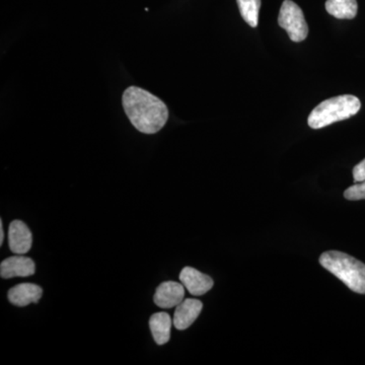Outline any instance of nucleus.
Here are the masks:
<instances>
[{"label": "nucleus", "mask_w": 365, "mask_h": 365, "mask_svg": "<svg viewBox=\"0 0 365 365\" xmlns=\"http://www.w3.org/2000/svg\"><path fill=\"white\" fill-rule=\"evenodd\" d=\"M180 280L190 294L195 297L205 294L213 287V279L210 276L192 267L182 269L180 274Z\"/></svg>", "instance_id": "obj_8"}, {"label": "nucleus", "mask_w": 365, "mask_h": 365, "mask_svg": "<svg viewBox=\"0 0 365 365\" xmlns=\"http://www.w3.org/2000/svg\"><path fill=\"white\" fill-rule=\"evenodd\" d=\"M356 0H327L326 11L339 20H352L356 16Z\"/></svg>", "instance_id": "obj_12"}, {"label": "nucleus", "mask_w": 365, "mask_h": 365, "mask_svg": "<svg viewBox=\"0 0 365 365\" xmlns=\"http://www.w3.org/2000/svg\"><path fill=\"white\" fill-rule=\"evenodd\" d=\"M36 272L35 262L28 257L13 256L0 264V276L4 279L14 277H29Z\"/></svg>", "instance_id": "obj_6"}, {"label": "nucleus", "mask_w": 365, "mask_h": 365, "mask_svg": "<svg viewBox=\"0 0 365 365\" xmlns=\"http://www.w3.org/2000/svg\"><path fill=\"white\" fill-rule=\"evenodd\" d=\"M43 295V289L33 283H21L11 288L9 292V302L16 307H26L39 302Z\"/></svg>", "instance_id": "obj_10"}, {"label": "nucleus", "mask_w": 365, "mask_h": 365, "mask_svg": "<svg viewBox=\"0 0 365 365\" xmlns=\"http://www.w3.org/2000/svg\"><path fill=\"white\" fill-rule=\"evenodd\" d=\"M237 2L242 19L252 28H256L259 23L261 0H237Z\"/></svg>", "instance_id": "obj_13"}, {"label": "nucleus", "mask_w": 365, "mask_h": 365, "mask_svg": "<svg viewBox=\"0 0 365 365\" xmlns=\"http://www.w3.org/2000/svg\"><path fill=\"white\" fill-rule=\"evenodd\" d=\"M185 287L175 281L163 282L157 288L153 302L162 309H172L178 307L184 300Z\"/></svg>", "instance_id": "obj_5"}, {"label": "nucleus", "mask_w": 365, "mask_h": 365, "mask_svg": "<svg viewBox=\"0 0 365 365\" xmlns=\"http://www.w3.org/2000/svg\"><path fill=\"white\" fill-rule=\"evenodd\" d=\"M319 264L359 294H365V264L339 251H329L319 257Z\"/></svg>", "instance_id": "obj_2"}, {"label": "nucleus", "mask_w": 365, "mask_h": 365, "mask_svg": "<svg viewBox=\"0 0 365 365\" xmlns=\"http://www.w3.org/2000/svg\"><path fill=\"white\" fill-rule=\"evenodd\" d=\"M4 223H2V220H0V245L4 244Z\"/></svg>", "instance_id": "obj_16"}, {"label": "nucleus", "mask_w": 365, "mask_h": 365, "mask_svg": "<svg viewBox=\"0 0 365 365\" xmlns=\"http://www.w3.org/2000/svg\"><path fill=\"white\" fill-rule=\"evenodd\" d=\"M278 24L287 31L290 40L295 43L306 40L309 34L306 18L302 9L292 0H284L281 6Z\"/></svg>", "instance_id": "obj_4"}, {"label": "nucleus", "mask_w": 365, "mask_h": 365, "mask_svg": "<svg viewBox=\"0 0 365 365\" xmlns=\"http://www.w3.org/2000/svg\"><path fill=\"white\" fill-rule=\"evenodd\" d=\"M353 178H354L355 182L365 181V158L359 165H355L353 169Z\"/></svg>", "instance_id": "obj_15"}, {"label": "nucleus", "mask_w": 365, "mask_h": 365, "mask_svg": "<svg viewBox=\"0 0 365 365\" xmlns=\"http://www.w3.org/2000/svg\"><path fill=\"white\" fill-rule=\"evenodd\" d=\"M202 309L203 304L200 300L194 299L182 300L181 304L176 307L174 321H173L174 326L178 330H186L196 321Z\"/></svg>", "instance_id": "obj_9"}, {"label": "nucleus", "mask_w": 365, "mask_h": 365, "mask_svg": "<svg viewBox=\"0 0 365 365\" xmlns=\"http://www.w3.org/2000/svg\"><path fill=\"white\" fill-rule=\"evenodd\" d=\"M361 103L351 95L338 96L324 101L309 114L307 124L311 128L321 129L336 122L349 119L359 112Z\"/></svg>", "instance_id": "obj_3"}, {"label": "nucleus", "mask_w": 365, "mask_h": 365, "mask_svg": "<svg viewBox=\"0 0 365 365\" xmlns=\"http://www.w3.org/2000/svg\"><path fill=\"white\" fill-rule=\"evenodd\" d=\"M172 323L170 314L163 313V312L151 316L150 319V331L153 333V339L158 345H165L169 342Z\"/></svg>", "instance_id": "obj_11"}, {"label": "nucleus", "mask_w": 365, "mask_h": 365, "mask_svg": "<svg viewBox=\"0 0 365 365\" xmlns=\"http://www.w3.org/2000/svg\"><path fill=\"white\" fill-rule=\"evenodd\" d=\"M344 197L348 200L357 201L365 199V181L357 182L349 187L344 192Z\"/></svg>", "instance_id": "obj_14"}, {"label": "nucleus", "mask_w": 365, "mask_h": 365, "mask_svg": "<svg viewBox=\"0 0 365 365\" xmlns=\"http://www.w3.org/2000/svg\"><path fill=\"white\" fill-rule=\"evenodd\" d=\"M32 232L21 220H14L9 230V249L16 255H25L32 248Z\"/></svg>", "instance_id": "obj_7"}, {"label": "nucleus", "mask_w": 365, "mask_h": 365, "mask_svg": "<svg viewBox=\"0 0 365 365\" xmlns=\"http://www.w3.org/2000/svg\"><path fill=\"white\" fill-rule=\"evenodd\" d=\"M122 104L129 121L144 134H155L162 130L169 119L167 105L160 98L138 86H129L124 91Z\"/></svg>", "instance_id": "obj_1"}]
</instances>
